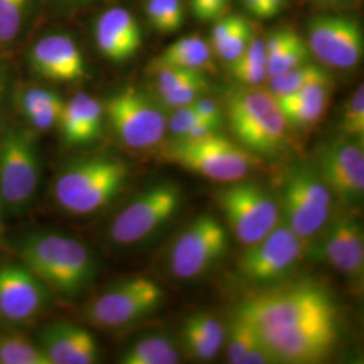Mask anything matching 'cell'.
<instances>
[{
	"label": "cell",
	"instance_id": "obj_42",
	"mask_svg": "<svg viewBox=\"0 0 364 364\" xmlns=\"http://www.w3.org/2000/svg\"><path fill=\"white\" fill-rule=\"evenodd\" d=\"M193 107H195L196 111L198 112L200 117L223 123L224 112H223L220 105L215 99L204 95V96H201L200 99L196 100Z\"/></svg>",
	"mask_w": 364,
	"mask_h": 364
},
{
	"label": "cell",
	"instance_id": "obj_45",
	"mask_svg": "<svg viewBox=\"0 0 364 364\" xmlns=\"http://www.w3.org/2000/svg\"><path fill=\"white\" fill-rule=\"evenodd\" d=\"M243 9L251 16H255L258 19H269L267 18V9H266V0H240Z\"/></svg>",
	"mask_w": 364,
	"mask_h": 364
},
{
	"label": "cell",
	"instance_id": "obj_26",
	"mask_svg": "<svg viewBox=\"0 0 364 364\" xmlns=\"http://www.w3.org/2000/svg\"><path fill=\"white\" fill-rule=\"evenodd\" d=\"M122 364L180 363V352L165 335H151L127 347L120 355Z\"/></svg>",
	"mask_w": 364,
	"mask_h": 364
},
{
	"label": "cell",
	"instance_id": "obj_7",
	"mask_svg": "<svg viewBox=\"0 0 364 364\" xmlns=\"http://www.w3.org/2000/svg\"><path fill=\"white\" fill-rule=\"evenodd\" d=\"M103 107L119 142L131 150L156 147L168 132L164 105L135 87L115 92Z\"/></svg>",
	"mask_w": 364,
	"mask_h": 364
},
{
	"label": "cell",
	"instance_id": "obj_19",
	"mask_svg": "<svg viewBox=\"0 0 364 364\" xmlns=\"http://www.w3.org/2000/svg\"><path fill=\"white\" fill-rule=\"evenodd\" d=\"M28 64L39 77L73 82L87 77V64L75 39L66 34L39 38L28 52Z\"/></svg>",
	"mask_w": 364,
	"mask_h": 364
},
{
	"label": "cell",
	"instance_id": "obj_31",
	"mask_svg": "<svg viewBox=\"0 0 364 364\" xmlns=\"http://www.w3.org/2000/svg\"><path fill=\"white\" fill-rule=\"evenodd\" d=\"M227 340V359L232 364H240L243 358L259 340L258 329L252 321L242 313H235L234 318L230 324Z\"/></svg>",
	"mask_w": 364,
	"mask_h": 364
},
{
	"label": "cell",
	"instance_id": "obj_17",
	"mask_svg": "<svg viewBox=\"0 0 364 364\" xmlns=\"http://www.w3.org/2000/svg\"><path fill=\"white\" fill-rule=\"evenodd\" d=\"M338 320L258 331L275 363L314 364L326 360L338 343Z\"/></svg>",
	"mask_w": 364,
	"mask_h": 364
},
{
	"label": "cell",
	"instance_id": "obj_11",
	"mask_svg": "<svg viewBox=\"0 0 364 364\" xmlns=\"http://www.w3.org/2000/svg\"><path fill=\"white\" fill-rule=\"evenodd\" d=\"M332 195L311 164L287 173L282 189V213L287 227L305 242L317 234L331 215Z\"/></svg>",
	"mask_w": 364,
	"mask_h": 364
},
{
	"label": "cell",
	"instance_id": "obj_51",
	"mask_svg": "<svg viewBox=\"0 0 364 364\" xmlns=\"http://www.w3.org/2000/svg\"><path fill=\"white\" fill-rule=\"evenodd\" d=\"M309 1H313L316 4H321V6H331L329 0H309Z\"/></svg>",
	"mask_w": 364,
	"mask_h": 364
},
{
	"label": "cell",
	"instance_id": "obj_20",
	"mask_svg": "<svg viewBox=\"0 0 364 364\" xmlns=\"http://www.w3.org/2000/svg\"><path fill=\"white\" fill-rule=\"evenodd\" d=\"M37 344L50 364H95L100 362L97 340L87 328L58 321L39 332Z\"/></svg>",
	"mask_w": 364,
	"mask_h": 364
},
{
	"label": "cell",
	"instance_id": "obj_38",
	"mask_svg": "<svg viewBox=\"0 0 364 364\" xmlns=\"http://www.w3.org/2000/svg\"><path fill=\"white\" fill-rule=\"evenodd\" d=\"M156 93H165L178 85H181L186 81H191L193 78L204 75V70H196V69H183V68H161L156 72Z\"/></svg>",
	"mask_w": 364,
	"mask_h": 364
},
{
	"label": "cell",
	"instance_id": "obj_12",
	"mask_svg": "<svg viewBox=\"0 0 364 364\" xmlns=\"http://www.w3.org/2000/svg\"><path fill=\"white\" fill-rule=\"evenodd\" d=\"M228 248V232L215 216H197L170 250L171 274L178 279H196L210 272Z\"/></svg>",
	"mask_w": 364,
	"mask_h": 364
},
{
	"label": "cell",
	"instance_id": "obj_6",
	"mask_svg": "<svg viewBox=\"0 0 364 364\" xmlns=\"http://www.w3.org/2000/svg\"><path fill=\"white\" fill-rule=\"evenodd\" d=\"M41 177L38 146L31 131L9 126L0 134V200L19 215L37 195Z\"/></svg>",
	"mask_w": 364,
	"mask_h": 364
},
{
	"label": "cell",
	"instance_id": "obj_8",
	"mask_svg": "<svg viewBox=\"0 0 364 364\" xmlns=\"http://www.w3.org/2000/svg\"><path fill=\"white\" fill-rule=\"evenodd\" d=\"M181 188L174 182H159L136 196L122 209L109 227V237L119 246H134L162 230L182 205Z\"/></svg>",
	"mask_w": 364,
	"mask_h": 364
},
{
	"label": "cell",
	"instance_id": "obj_18",
	"mask_svg": "<svg viewBox=\"0 0 364 364\" xmlns=\"http://www.w3.org/2000/svg\"><path fill=\"white\" fill-rule=\"evenodd\" d=\"M49 301L50 289L25 263L0 264V320L28 326L46 311Z\"/></svg>",
	"mask_w": 364,
	"mask_h": 364
},
{
	"label": "cell",
	"instance_id": "obj_5",
	"mask_svg": "<svg viewBox=\"0 0 364 364\" xmlns=\"http://www.w3.org/2000/svg\"><path fill=\"white\" fill-rule=\"evenodd\" d=\"M159 154L182 169L227 183L246 178L258 164L257 156L220 132L192 141L171 139Z\"/></svg>",
	"mask_w": 364,
	"mask_h": 364
},
{
	"label": "cell",
	"instance_id": "obj_2",
	"mask_svg": "<svg viewBox=\"0 0 364 364\" xmlns=\"http://www.w3.org/2000/svg\"><path fill=\"white\" fill-rule=\"evenodd\" d=\"M127 180L129 166L117 156L77 158L58 173L53 196L68 213L87 216L107 207L123 191Z\"/></svg>",
	"mask_w": 364,
	"mask_h": 364
},
{
	"label": "cell",
	"instance_id": "obj_10",
	"mask_svg": "<svg viewBox=\"0 0 364 364\" xmlns=\"http://www.w3.org/2000/svg\"><path fill=\"white\" fill-rule=\"evenodd\" d=\"M164 297L165 291L156 281L144 277L127 278L92 299L85 318L103 329L124 328L156 312Z\"/></svg>",
	"mask_w": 364,
	"mask_h": 364
},
{
	"label": "cell",
	"instance_id": "obj_35",
	"mask_svg": "<svg viewBox=\"0 0 364 364\" xmlns=\"http://www.w3.org/2000/svg\"><path fill=\"white\" fill-rule=\"evenodd\" d=\"M209 91V80L207 73L186 81L181 85L158 95V102L165 108H178L182 105H193L197 99L207 95Z\"/></svg>",
	"mask_w": 364,
	"mask_h": 364
},
{
	"label": "cell",
	"instance_id": "obj_50",
	"mask_svg": "<svg viewBox=\"0 0 364 364\" xmlns=\"http://www.w3.org/2000/svg\"><path fill=\"white\" fill-rule=\"evenodd\" d=\"M3 204H1V200H0V236L3 232Z\"/></svg>",
	"mask_w": 364,
	"mask_h": 364
},
{
	"label": "cell",
	"instance_id": "obj_27",
	"mask_svg": "<svg viewBox=\"0 0 364 364\" xmlns=\"http://www.w3.org/2000/svg\"><path fill=\"white\" fill-rule=\"evenodd\" d=\"M230 75L240 85L258 87L269 78L267 53L263 37L255 36L247 49L235 61L228 64Z\"/></svg>",
	"mask_w": 364,
	"mask_h": 364
},
{
	"label": "cell",
	"instance_id": "obj_43",
	"mask_svg": "<svg viewBox=\"0 0 364 364\" xmlns=\"http://www.w3.org/2000/svg\"><path fill=\"white\" fill-rule=\"evenodd\" d=\"M221 122H215V120H209V119H204L200 117L198 122H196L195 124L188 130V132L181 136V138H176V139H201L205 138L212 134L219 132L221 129Z\"/></svg>",
	"mask_w": 364,
	"mask_h": 364
},
{
	"label": "cell",
	"instance_id": "obj_13",
	"mask_svg": "<svg viewBox=\"0 0 364 364\" xmlns=\"http://www.w3.org/2000/svg\"><path fill=\"white\" fill-rule=\"evenodd\" d=\"M356 207H343L331 213L317 240L308 248L314 259L324 260L350 279L360 281L364 274L363 223Z\"/></svg>",
	"mask_w": 364,
	"mask_h": 364
},
{
	"label": "cell",
	"instance_id": "obj_24",
	"mask_svg": "<svg viewBox=\"0 0 364 364\" xmlns=\"http://www.w3.org/2000/svg\"><path fill=\"white\" fill-rule=\"evenodd\" d=\"M213 66V52L208 41L198 36L182 37L173 42L150 63L149 69L156 72L161 68H183L207 70Z\"/></svg>",
	"mask_w": 364,
	"mask_h": 364
},
{
	"label": "cell",
	"instance_id": "obj_36",
	"mask_svg": "<svg viewBox=\"0 0 364 364\" xmlns=\"http://www.w3.org/2000/svg\"><path fill=\"white\" fill-rule=\"evenodd\" d=\"M180 335H181L183 348L197 360H203V362L212 360L221 350L219 346L210 341L208 336L203 331H200L197 326H193L188 318H185L182 323Z\"/></svg>",
	"mask_w": 364,
	"mask_h": 364
},
{
	"label": "cell",
	"instance_id": "obj_3",
	"mask_svg": "<svg viewBox=\"0 0 364 364\" xmlns=\"http://www.w3.org/2000/svg\"><path fill=\"white\" fill-rule=\"evenodd\" d=\"M236 311L250 318L258 331L338 320L336 304L326 287L308 281L270 287L252 294Z\"/></svg>",
	"mask_w": 364,
	"mask_h": 364
},
{
	"label": "cell",
	"instance_id": "obj_21",
	"mask_svg": "<svg viewBox=\"0 0 364 364\" xmlns=\"http://www.w3.org/2000/svg\"><path fill=\"white\" fill-rule=\"evenodd\" d=\"M93 37L97 50L112 63L130 60L142 46L141 26L124 7L105 10L95 23Z\"/></svg>",
	"mask_w": 364,
	"mask_h": 364
},
{
	"label": "cell",
	"instance_id": "obj_25",
	"mask_svg": "<svg viewBox=\"0 0 364 364\" xmlns=\"http://www.w3.org/2000/svg\"><path fill=\"white\" fill-rule=\"evenodd\" d=\"M18 105L34 130L48 131L58 124L65 102L52 90L28 87L19 93Z\"/></svg>",
	"mask_w": 364,
	"mask_h": 364
},
{
	"label": "cell",
	"instance_id": "obj_32",
	"mask_svg": "<svg viewBox=\"0 0 364 364\" xmlns=\"http://www.w3.org/2000/svg\"><path fill=\"white\" fill-rule=\"evenodd\" d=\"M311 55L312 53L308 48L306 41L297 34L293 41L287 43V46L274 53L273 55L267 57L269 78L281 75L305 63H309Z\"/></svg>",
	"mask_w": 364,
	"mask_h": 364
},
{
	"label": "cell",
	"instance_id": "obj_40",
	"mask_svg": "<svg viewBox=\"0 0 364 364\" xmlns=\"http://www.w3.org/2000/svg\"><path fill=\"white\" fill-rule=\"evenodd\" d=\"M231 0H189L191 11L197 21L203 23L215 22L224 16Z\"/></svg>",
	"mask_w": 364,
	"mask_h": 364
},
{
	"label": "cell",
	"instance_id": "obj_44",
	"mask_svg": "<svg viewBox=\"0 0 364 364\" xmlns=\"http://www.w3.org/2000/svg\"><path fill=\"white\" fill-rule=\"evenodd\" d=\"M275 363L273 355L267 350L262 338L255 343V346L246 353L240 364H269Z\"/></svg>",
	"mask_w": 364,
	"mask_h": 364
},
{
	"label": "cell",
	"instance_id": "obj_23",
	"mask_svg": "<svg viewBox=\"0 0 364 364\" xmlns=\"http://www.w3.org/2000/svg\"><path fill=\"white\" fill-rule=\"evenodd\" d=\"M332 77L317 80L294 93L277 97L289 127L309 129L318 123L329 103Z\"/></svg>",
	"mask_w": 364,
	"mask_h": 364
},
{
	"label": "cell",
	"instance_id": "obj_34",
	"mask_svg": "<svg viewBox=\"0 0 364 364\" xmlns=\"http://www.w3.org/2000/svg\"><path fill=\"white\" fill-rule=\"evenodd\" d=\"M340 129L344 138L364 142V87L360 84L344 105Z\"/></svg>",
	"mask_w": 364,
	"mask_h": 364
},
{
	"label": "cell",
	"instance_id": "obj_15",
	"mask_svg": "<svg viewBox=\"0 0 364 364\" xmlns=\"http://www.w3.org/2000/svg\"><path fill=\"white\" fill-rule=\"evenodd\" d=\"M306 43L312 55L326 68L350 70L363 58V28L351 15L312 16L306 22Z\"/></svg>",
	"mask_w": 364,
	"mask_h": 364
},
{
	"label": "cell",
	"instance_id": "obj_47",
	"mask_svg": "<svg viewBox=\"0 0 364 364\" xmlns=\"http://www.w3.org/2000/svg\"><path fill=\"white\" fill-rule=\"evenodd\" d=\"M6 82H7L6 68L0 64V102H1V97H3L4 90H6Z\"/></svg>",
	"mask_w": 364,
	"mask_h": 364
},
{
	"label": "cell",
	"instance_id": "obj_29",
	"mask_svg": "<svg viewBox=\"0 0 364 364\" xmlns=\"http://www.w3.org/2000/svg\"><path fill=\"white\" fill-rule=\"evenodd\" d=\"M144 7L150 26L159 34H174L185 23L182 0H144Z\"/></svg>",
	"mask_w": 364,
	"mask_h": 364
},
{
	"label": "cell",
	"instance_id": "obj_1",
	"mask_svg": "<svg viewBox=\"0 0 364 364\" xmlns=\"http://www.w3.org/2000/svg\"><path fill=\"white\" fill-rule=\"evenodd\" d=\"M22 263L63 299H75L91 287L99 274L95 254L73 236L39 231L21 240Z\"/></svg>",
	"mask_w": 364,
	"mask_h": 364
},
{
	"label": "cell",
	"instance_id": "obj_4",
	"mask_svg": "<svg viewBox=\"0 0 364 364\" xmlns=\"http://www.w3.org/2000/svg\"><path fill=\"white\" fill-rule=\"evenodd\" d=\"M225 112L237 144L254 156H275L287 144V119L269 90L235 88L225 96Z\"/></svg>",
	"mask_w": 364,
	"mask_h": 364
},
{
	"label": "cell",
	"instance_id": "obj_16",
	"mask_svg": "<svg viewBox=\"0 0 364 364\" xmlns=\"http://www.w3.org/2000/svg\"><path fill=\"white\" fill-rule=\"evenodd\" d=\"M332 198L344 207H356L364 196L363 144L338 138L321 146L313 165Z\"/></svg>",
	"mask_w": 364,
	"mask_h": 364
},
{
	"label": "cell",
	"instance_id": "obj_33",
	"mask_svg": "<svg viewBox=\"0 0 364 364\" xmlns=\"http://www.w3.org/2000/svg\"><path fill=\"white\" fill-rule=\"evenodd\" d=\"M30 0H0V45H11L26 22Z\"/></svg>",
	"mask_w": 364,
	"mask_h": 364
},
{
	"label": "cell",
	"instance_id": "obj_30",
	"mask_svg": "<svg viewBox=\"0 0 364 364\" xmlns=\"http://www.w3.org/2000/svg\"><path fill=\"white\" fill-rule=\"evenodd\" d=\"M331 77L332 76L326 70V66L316 65L309 61L269 78V91L272 92L275 97H281L299 91L313 81Z\"/></svg>",
	"mask_w": 364,
	"mask_h": 364
},
{
	"label": "cell",
	"instance_id": "obj_14",
	"mask_svg": "<svg viewBox=\"0 0 364 364\" xmlns=\"http://www.w3.org/2000/svg\"><path fill=\"white\" fill-rule=\"evenodd\" d=\"M305 240L285 223H278L260 240L246 246L237 263V273L251 284L267 285L287 278L299 263Z\"/></svg>",
	"mask_w": 364,
	"mask_h": 364
},
{
	"label": "cell",
	"instance_id": "obj_28",
	"mask_svg": "<svg viewBox=\"0 0 364 364\" xmlns=\"http://www.w3.org/2000/svg\"><path fill=\"white\" fill-rule=\"evenodd\" d=\"M0 364H50L37 341L21 333H0Z\"/></svg>",
	"mask_w": 364,
	"mask_h": 364
},
{
	"label": "cell",
	"instance_id": "obj_9",
	"mask_svg": "<svg viewBox=\"0 0 364 364\" xmlns=\"http://www.w3.org/2000/svg\"><path fill=\"white\" fill-rule=\"evenodd\" d=\"M221 212L236 239L250 246L269 234L279 223V205L258 182H228L216 193Z\"/></svg>",
	"mask_w": 364,
	"mask_h": 364
},
{
	"label": "cell",
	"instance_id": "obj_37",
	"mask_svg": "<svg viewBox=\"0 0 364 364\" xmlns=\"http://www.w3.org/2000/svg\"><path fill=\"white\" fill-rule=\"evenodd\" d=\"M255 36V27L245 18L240 25L235 28L234 33L213 50V54L228 65L247 49L250 42Z\"/></svg>",
	"mask_w": 364,
	"mask_h": 364
},
{
	"label": "cell",
	"instance_id": "obj_48",
	"mask_svg": "<svg viewBox=\"0 0 364 364\" xmlns=\"http://www.w3.org/2000/svg\"><path fill=\"white\" fill-rule=\"evenodd\" d=\"M60 4H64V6H80V4H85V3H90L91 0H54Z\"/></svg>",
	"mask_w": 364,
	"mask_h": 364
},
{
	"label": "cell",
	"instance_id": "obj_46",
	"mask_svg": "<svg viewBox=\"0 0 364 364\" xmlns=\"http://www.w3.org/2000/svg\"><path fill=\"white\" fill-rule=\"evenodd\" d=\"M289 0H266L267 18H274L282 13L287 9Z\"/></svg>",
	"mask_w": 364,
	"mask_h": 364
},
{
	"label": "cell",
	"instance_id": "obj_39",
	"mask_svg": "<svg viewBox=\"0 0 364 364\" xmlns=\"http://www.w3.org/2000/svg\"><path fill=\"white\" fill-rule=\"evenodd\" d=\"M200 115L196 111L193 105H182L178 108H174L171 115L168 117V126L166 129L171 134L173 139L181 138L188 130L200 120Z\"/></svg>",
	"mask_w": 364,
	"mask_h": 364
},
{
	"label": "cell",
	"instance_id": "obj_22",
	"mask_svg": "<svg viewBox=\"0 0 364 364\" xmlns=\"http://www.w3.org/2000/svg\"><path fill=\"white\" fill-rule=\"evenodd\" d=\"M103 103L88 93L80 92L66 102L57 126L63 142L76 147L96 141L103 131Z\"/></svg>",
	"mask_w": 364,
	"mask_h": 364
},
{
	"label": "cell",
	"instance_id": "obj_49",
	"mask_svg": "<svg viewBox=\"0 0 364 364\" xmlns=\"http://www.w3.org/2000/svg\"><path fill=\"white\" fill-rule=\"evenodd\" d=\"M351 0H329L331 6H344V4H348Z\"/></svg>",
	"mask_w": 364,
	"mask_h": 364
},
{
	"label": "cell",
	"instance_id": "obj_41",
	"mask_svg": "<svg viewBox=\"0 0 364 364\" xmlns=\"http://www.w3.org/2000/svg\"><path fill=\"white\" fill-rule=\"evenodd\" d=\"M193 326L203 331L210 341L223 348L225 343V328L218 318L210 316L208 313L197 312L186 317Z\"/></svg>",
	"mask_w": 364,
	"mask_h": 364
}]
</instances>
